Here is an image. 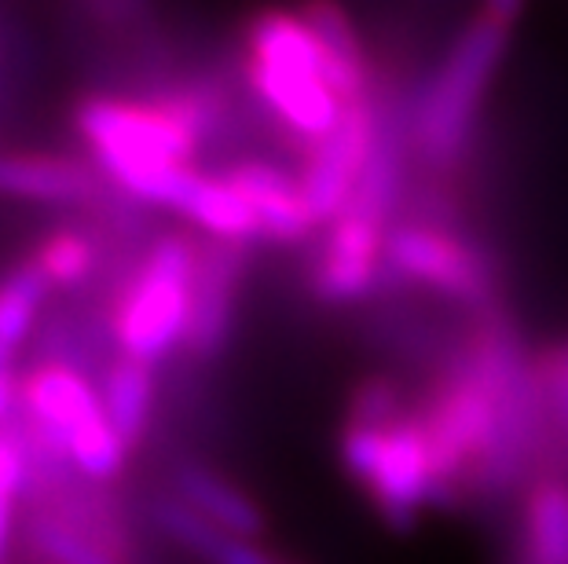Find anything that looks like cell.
I'll use <instances>...</instances> for the list:
<instances>
[{"mask_svg":"<svg viewBox=\"0 0 568 564\" xmlns=\"http://www.w3.org/2000/svg\"><path fill=\"white\" fill-rule=\"evenodd\" d=\"M180 217L195 224L205 238H216V243L246 246L253 238H261L250 202L239 195V187L224 173H199L184 206H180Z\"/></svg>","mask_w":568,"mask_h":564,"instance_id":"cell-18","label":"cell"},{"mask_svg":"<svg viewBox=\"0 0 568 564\" xmlns=\"http://www.w3.org/2000/svg\"><path fill=\"white\" fill-rule=\"evenodd\" d=\"M246 81L257 100L312 147L342 122L345 103L326 78L320 44L301 11L264 8L246 27Z\"/></svg>","mask_w":568,"mask_h":564,"instance_id":"cell-3","label":"cell"},{"mask_svg":"<svg viewBox=\"0 0 568 564\" xmlns=\"http://www.w3.org/2000/svg\"><path fill=\"white\" fill-rule=\"evenodd\" d=\"M33 268L41 271L48 290H52V286H59V290H63V286H78L81 279H89L95 268L92 238H84L81 232H70V227L48 235L38 246V254H33Z\"/></svg>","mask_w":568,"mask_h":564,"instance_id":"cell-22","label":"cell"},{"mask_svg":"<svg viewBox=\"0 0 568 564\" xmlns=\"http://www.w3.org/2000/svg\"><path fill=\"white\" fill-rule=\"evenodd\" d=\"M224 95L216 85H184L154 100L89 95L74 125L89 143L95 170L129 198L148 206H184L195 184V158L221 129Z\"/></svg>","mask_w":568,"mask_h":564,"instance_id":"cell-1","label":"cell"},{"mask_svg":"<svg viewBox=\"0 0 568 564\" xmlns=\"http://www.w3.org/2000/svg\"><path fill=\"white\" fill-rule=\"evenodd\" d=\"M536 375L547 411L550 437V470L568 476V334L536 352Z\"/></svg>","mask_w":568,"mask_h":564,"instance_id":"cell-21","label":"cell"},{"mask_svg":"<svg viewBox=\"0 0 568 564\" xmlns=\"http://www.w3.org/2000/svg\"><path fill=\"white\" fill-rule=\"evenodd\" d=\"M176 499H184L205 521L246 539H261L264 524H268L257 499L246 488H239L235 480H227L224 473H216L202 462H184L176 470Z\"/></svg>","mask_w":568,"mask_h":564,"instance_id":"cell-16","label":"cell"},{"mask_svg":"<svg viewBox=\"0 0 568 564\" xmlns=\"http://www.w3.org/2000/svg\"><path fill=\"white\" fill-rule=\"evenodd\" d=\"M48 294V283L41 271L27 264L0 279V375H11V359H16L19 345L38 322L41 301Z\"/></svg>","mask_w":568,"mask_h":564,"instance_id":"cell-20","label":"cell"},{"mask_svg":"<svg viewBox=\"0 0 568 564\" xmlns=\"http://www.w3.org/2000/svg\"><path fill=\"white\" fill-rule=\"evenodd\" d=\"M0 433H4V425H0Z\"/></svg>","mask_w":568,"mask_h":564,"instance_id":"cell-26","label":"cell"},{"mask_svg":"<svg viewBox=\"0 0 568 564\" xmlns=\"http://www.w3.org/2000/svg\"><path fill=\"white\" fill-rule=\"evenodd\" d=\"M385 286L426 290L474 316L499 308V268L477 238L437 217L396 221L385 243Z\"/></svg>","mask_w":568,"mask_h":564,"instance_id":"cell-6","label":"cell"},{"mask_svg":"<svg viewBox=\"0 0 568 564\" xmlns=\"http://www.w3.org/2000/svg\"><path fill=\"white\" fill-rule=\"evenodd\" d=\"M22 403L38 425L44 443H55V454L74 462L89 480H114L125 465V440L106 418L103 396L70 363H41L22 378Z\"/></svg>","mask_w":568,"mask_h":564,"instance_id":"cell-7","label":"cell"},{"mask_svg":"<svg viewBox=\"0 0 568 564\" xmlns=\"http://www.w3.org/2000/svg\"><path fill=\"white\" fill-rule=\"evenodd\" d=\"M0 195L44 206H92L103 195V180L92 165L63 154H0Z\"/></svg>","mask_w":568,"mask_h":564,"instance_id":"cell-14","label":"cell"},{"mask_svg":"<svg viewBox=\"0 0 568 564\" xmlns=\"http://www.w3.org/2000/svg\"><path fill=\"white\" fill-rule=\"evenodd\" d=\"M100 4H103V8H111V11H122V8L132 4V0H100Z\"/></svg>","mask_w":568,"mask_h":564,"instance_id":"cell-25","label":"cell"},{"mask_svg":"<svg viewBox=\"0 0 568 564\" xmlns=\"http://www.w3.org/2000/svg\"><path fill=\"white\" fill-rule=\"evenodd\" d=\"M246 246L202 238V257L195 271V297H191L187 322V356L213 359L232 338V322L239 308V286H243Z\"/></svg>","mask_w":568,"mask_h":564,"instance_id":"cell-10","label":"cell"},{"mask_svg":"<svg viewBox=\"0 0 568 564\" xmlns=\"http://www.w3.org/2000/svg\"><path fill=\"white\" fill-rule=\"evenodd\" d=\"M27 448L22 440L0 433V564L8 557V539H11V524H16V506L19 495L27 488Z\"/></svg>","mask_w":568,"mask_h":564,"instance_id":"cell-23","label":"cell"},{"mask_svg":"<svg viewBox=\"0 0 568 564\" xmlns=\"http://www.w3.org/2000/svg\"><path fill=\"white\" fill-rule=\"evenodd\" d=\"M404 411H407V400H404L400 381L374 375V378H364L353 392H348L345 422L378 425V422H389V418L404 414Z\"/></svg>","mask_w":568,"mask_h":564,"instance_id":"cell-24","label":"cell"},{"mask_svg":"<svg viewBox=\"0 0 568 564\" xmlns=\"http://www.w3.org/2000/svg\"><path fill=\"white\" fill-rule=\"evenodd\" d=\"M378 136H382V92H374L371 100L348 103L334 132H326L320 143L305 147V162H301L297 180L320 232L348 206L374 147H378Z\"/></svg>","mask_w":568,"mask_h":564,"instance_id":"cell-9","label":"cell"},{"mask_svg":"<svg viewBox=\"0 0 568 564\" xmlns=\"http://www.w3.org/2000/svg\"><path fill=\"white\" fill-rule=\"evenodd\" d=\"M337 454L345 476L393 532H415L426 510L440 506L437 470L418 407H407L404 414L378 425L345 422Z\"/></svg>","mask_w":568,"mask_h":564,"instance_id":"cell-4","label":"cell"},{"mask_svg":"<svg viewBox=\"0 0 568 564\" xmlns=\"http://www.w3.org/2000/svg\"><path fill=\"white\" fill-rule=\"evenodd\" d=\"M393 221L364 206H345L320 232L308 286L323 305H356L385 290V243Z\"/></svg>","mask_w":568,"mask_h":564,"instance_id":"cell-8","label":"cell"},{"mask_svg":"<svg viewBox=\"0 0 568 564\" xmlns=\"http://www.w3.org/2000/svg\"><path fill=\"white\" fill-rule=\"evenodd\" d=\"M199 257V235L187 232H165L148 246L114 305V341L122 356L154 367L184 348Z\"/></svg>","mask_w":568,"mask_h":564,"instance_id":"cell-5","label":"cell"},{"mask_svg":"<svg viewBox=\"0 0 568 564\" xmlns=\"http://www.w3.org/2000/svg\"><path fill=\"white\" fill-rule=\"evenodd\" d=\"M103 407L111 418L114 433L125 440V448L132 451L136 443L148 437L151 414H154V367L140 363V359L118 356L106 367L103 378Z\"/></svg>","mask_w":568,"mask_h":564,"instance_id":"cell-19","label":"cell"},{"mask_svg":"<svg viewBox=\"0 0 568 564\" xmlns=\"http://www.w3.org/2000/svg\"><path fill=\"white\" fill-rule=\"evenodd\" d=\"M154 517H159V524L180 546L191 550V554L202 557L205 564H280L257 539L235 535L221 524L205 521L202 513H195L176 495L154 502Z\"/></svg>","mask_w":568,"mask_h":564,"instance_id":"cell-17","label":"cell"},{"mask_svg":"<svg viewBox=\"0 0 568 564\" xmlns=\"http://www.w3.org/2000/svg\"><path fill=\"white\" fill-rule=\"evenodd\" d=\"M510 564H568V476L542 470L517 495Z\"/></svg>","mask_w":568,"mask_h":564,"instance_id":"cell-13","label":"cell"},{"mask_svg":"<svg viewBox=\"0 0 568 564\" xmlns=\"http://www.w3.org/2000/svg\"><path fill=\"white\" fill-rule=\"evenodd\" d=\"M30 546L52 564H125L122 543L74 506L41 510L30 521Z\"/></svg>","mask_w":568,"mask_h":564,"instance_id":"cell-15","label":"cell"},{"mask_svg":"<svg viewBox=\"0 0 568 564\" xmlns=\"http://www.w3.org/2000/svg\"><path fill=\"white\" fill-rule=\"evenodd\" d=\"M301 19L308 22L312 38L320 44L326 78L345 106L371 100L378 92V66L367 52V41L359 33L353 11L342 0H301Z\"/></svg>","mask_w":568,"mask_h":564,"instance_id":"cell-12","label":"cell"},{"mask_svg":"<svg viewBox=\"0 0 568 564\" xmlns=\"http://www.w3.org/2000/svg\"><path fill=\"white\" fill-rule=\"evenodd\" d=\"M510 22L480 8L407 92V147L415 170L452 176L463 170L485 122L491 89L510 48Z\"/></svg>","mask_w":568,"mask_h":564,"instance_id":"cell-2","label":"cell"},{"mask_svg":"<svg viewBox=\"0 0 568 564\" xmlns=\"http://www.w3.org/2000/svg\"><path fill=\"white\" fill-rule=\"evenodd\" d=\"M239 195L250 202L253 217H257L261 238L275 246H297L320 235V224L312 217L305 191H301L297 173L283 170L272 158H239L221 170Z\"/></svg>","mask_w":568,"mask_h":564,"instance_id":"cell-11","label":"cell"}]
</instances>
